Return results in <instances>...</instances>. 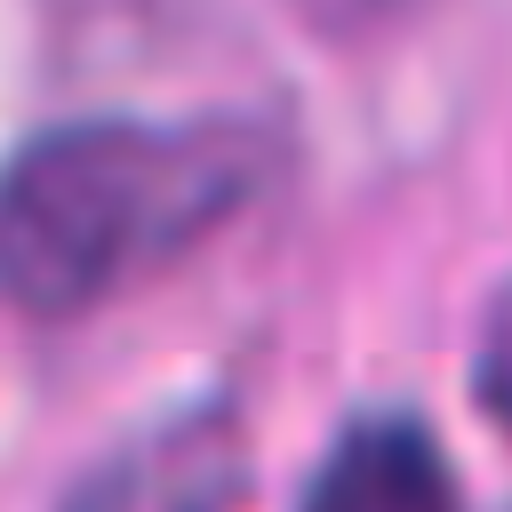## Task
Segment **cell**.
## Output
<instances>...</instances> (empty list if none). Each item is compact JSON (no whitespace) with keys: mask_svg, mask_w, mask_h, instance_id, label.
Instances as JSON below:
<instances>
[{"mask_svg":"<svg viewBox=\"0 0 512 512\" xmlns=\"http://www.w3.org/2000/svg\"><path fill=\"white\" fill-rule=\"evenodd\" d=\"M264 176L248 128L80 120L24 144L0 176V288L24 312H88L128 280L176 264Z\"/></svg>","mask_w":512,"mask_h":512,"instance_id":"cell-1","label":"cell"},{"mask_svg":"<svg viewBox=\"0 0 512 512\" xmlns=\"http://www.w3.org/2000/svg\"><path fill=\"white\" fill-rule=\"evenodd\" d=\"M248 496V448L224 408L168 416L88 464L64 496V512H232Z\"/></svg>","mask_w":512,"mask_h":512,"instance_id":"cell-2","label":"cell"},{"mask_svg":"<svg viewBox=\"0 0 512 512\" xmlns=\"http://www.w3.org/2000/svg\"><path fill=\"white\" fill-rule=\"evenodd\" d=\"M304 512H456V480L424 424L376 416L328 448Z\"/></svg>","mask_w":512,"mask_h":512,"instance_id":"cell-3","label":"cell"},{"mask_svg":"<svg viewBox=\"0 0 512 512\" xmlns=\"http://www.w3.org/2000/svg\"><path fill=\"white\" fill-rule=\"evenodd\" d=\"M480 400H488V416L512 432V288L496 296V312H488V336H480Z\"/></svg>","mask_w":512,"mask_h":512,"instance_id":"cell-4","label":"cell"}]
</instances>
